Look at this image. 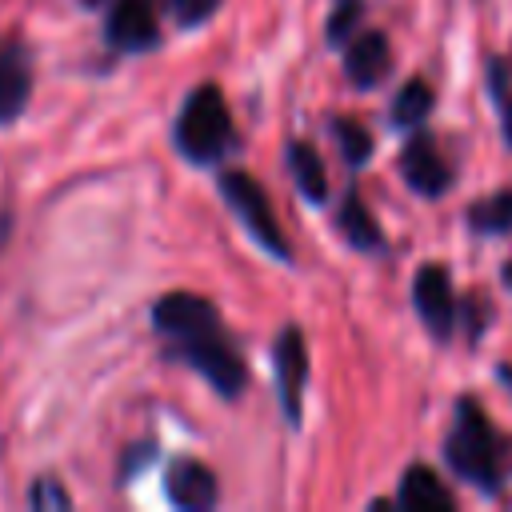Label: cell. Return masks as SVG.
<instances>
[{
	"label": "cell",
	"instance_id": "6da1fadb",
	"mask_svg": "<svg viewBox=\"0 0 512 512\" xmlns=\"http://www.w3.org/2000/svg\"><path fill=\"white\" fill-rule=\"evenodd\" d=\"M444 456H448L452 472L460 480L476 484L480 492L500 488V436L492 432L484 408L472 396L456 400V424L444 440Z\"/></svg>",
	"mask_w": 512,
	"mask_h": 512
},
{
	"label": "cell",
	"instance_id": "7a4b0ae2",
	"mask_svg": "<svg viewBox=\"0 0 512 512\" xmlns=\"http://www.w3.org/2000/svg\"><path fill=\"white\" fill-rule=\"evenodd\" d=\"M172 136H176V148L192 164H212L236 144L232 116H228V104H224L216 84L192 88V96L184 100V108L176 116V132Z\"/></svg>",
	"mask_w": 512,
	"mask_h": 512
},
{
	"label": "cell",
	"instance_id": "3957f363",
	"mask_svg": "<svg viewBox=\"0 0 512 512\" xmlns=\"http://www.w3.org/2000/svg\"><path fill=\"white\" fill-rule=\"evenodd\" d=\"M172 356L184 360L188 368H196L224 400H236L244 392V360L220 328L188 336V340H172Z\"/></svg>",
	"mask_w": 512,
	"mask_h": 512
},
{
	"label": "cell",
	"instance_id": "277c9868",
	"mask_svg": "<svg viewBox=\"0 0 512 512\" xmlns=\"http://www.w3.org/2000/svg\"><path fill=\"white\" fill-rule=\"evenodd\" d=\"M220 192H224L228 208L236 212V220L248 228V236H252L264 252H272L276 260H288V240H284V232H280V224H276V212H272V204H268V192H264L248 172H240V168L220 176Z\"/></svg>",
	"mask_w": 512,
	"mask_h": 512
},
{
	"label": "cell",
	"instance_id": "5b68a950",
	"mask_svg": "<svg viewBox=\"0 0 512 512\" xmlns=\"http://www.w3.org/2000/svg\"><path fill=\"white\" fill-rule=\"evenodd\" d=\"M276 360V388H280V408L292 424H300V404H304V384H308V344L300 328H280L272 344Z\"/></svg>",
	"mask_w": 512,
	"mask_h": 512
},
{
	"label": "cell",
	"instance_id": "8992f818",
	"mask_svg": "<svg viewBox=\"0 0 512 512\" xmlns=\"http://www.w3.org/2000/svg\"><path fill=\"white\" fill-rule=\"evenodd\" d=\"M104 36L116 52H148L160 40V20H156V0H112Z\"/></svg>",
	"mask_w": 512,
	"mask_h": 512
},
{
	"label": "cell",
	"instance_id": "52a82bcc",
	"mask_svg": "<svg viewBox=\"0 0 512 512\" xmlns=\"http://www.w3.org/2000/svg\"><path fill=\"white\" fill-rule=\"evenodd\" d=\"M152 324H156V332H164L168 340H188V336H200V332L220 328V312H216V304L204 300V296L168 292V296L156 300Z\"/></svg>",
	"mask_w": 512,
	"mask_h": 512
},
{
	"label": "cell",
	"instance_id": "ba28073f",
	"mask_svg": "<svg viewBox=\"0 0 512 512\" xmlns=\"http://www.w3.org/2000/svg\"><path fill=\"white\" fill-rule=\"evenodd\" d=\"M400 176H404V184H408L412 192H420V196H444L448 184H452L448 160L440 156L436 140L424 136V132H416V136L400 148Z\"/></svg>",
	"mask_w": 512,
	"mask_h": 512
},
{
	"label": "cell",
	"instance_id": "9c48e42d",
	"mask_svg": "<svg viewBox=\"0 0 512 512\" xmlns=\"http://www.w3.org/2000/svg\"><path fill=\"white\" fill-rule=\"evenodd\" d=\"M412 304L424 320V328L432 336H448L452 324H456V300H452V280H448V268L440 264H424L412 280Z\"/></svg>",
	"mask_w": 512,
	"mask_h": 512
},
{
	"label": "cell",
	"instance_id": "30bf717a",
	"mask_svg": "<svg viewBox=\"0 0 512 512\" xmlns=\"http://www.w3.org/2000/svg\"><path fill=\"white\" fill-rule=\"evenodd\" d=\"M32 92V60L20 36H0V124H12Z\"/></svg>",
	"mask_w": 512,
	"mask_h": 512
},
{
	"label": "cell",
	"instance_id": "8fae6325",
	"mask_svg": "<svg viewBox=\"0 0 512 512\" xmlns=\"http://www.w3.org/2000/svg\"><path fill=\"white\" fill-rule=\"evenodd\" d=\"M164 492H168V500H172L176 508L204 512V508L216 504V476H212L200 460L180 456V460H172L168 472H164Z\"/></svg>",
	"mask_w": 512,
	"mask_h": 512
},
{
	"label": "cell",
	"instance_id": "7c38bea8",
	"mask_svg": "<svg viewBox=\"0 0 512 512\" xmlns=\"http://www.w3.org/2000/svg\"><path fill=\"white\" fill-rule=\"evenodd\" d=\"M392 68V48L384 40V32H360L352 44H348V56H344V72L356 88H372L388 76Z\"/></svg>",
	"mask_w": 512,
	"mask_h": 512
},
{
	"label": "cell",
	"instance_id": "4fadbf2b",
	"mask_svg": "<svg viewBox=\"0 0 512 512\" xmlns=\"http://www.w3.org/2000/svg\"><path fill=\"white\" fill-rule=\"evenodd\" d=\"M396 504L408 508V512H452L456 508V500L444 488V480L432 468H424V464H412L404 472L400 492H396Z\"/></svg>",
	"mask_w": 512,
	"mask_h": 512
},
{
	"label": "cell",
	"instance_id": "5bb4252c",
	"mask_svg": "<svg viewBox=\"0 0 512 512\" xmlns=\"http://www.w3.org/2000/svg\"><path fill=\"white\" fill-rule=\"evenodd\" d=\"M288 172H292V180H296V188H300V196H304L308 204H324V196H328V176H324L320 152H316L312 144H304V140L288 144Z\"/></svg>",
	"mask_w": 512,
	"mask_h": 512
},
{
	"label": "cell",
	"instance_id": "9a60e30c",
	"mask_svg": "<svg viewBox=\"0 0 512 512\" xmlns=\"http://www.w3.org/2000/svg\"><path fill=\"white\" fill-rule=\"evenodd\" d=\"M336 228H340V232H344V240H348L352 248H360V252H376V248L384 244V236H380V228H376L372 212L364 208V200H360L356 192H348V196H344L340 216H336Z\"/></svg>",
	"mask_w": 512,
	"mask_h": 512
},
{
	"label": "cell",
	"instance_id": "2e32d148",
	"mask_svg": "<svg viewBox=\"0 0 512 512\" xmlns=\"http://www.w3.org/2000/svg\"><path fill=\"white\" fill-rule=\"evenodd\" d=\"M432 112V88L424 80H408L392 100V124L396 128H420Z\"/></svg>",
	"mask_w": 512,
	"mask_h": 512
},
{
	"label": "cell",
	"instance_id": "e0dca14e",
	"mask_svg": "<svg viewBox=\"0 0 512 512\" xmlns=\"http://www.w3.org/2000/svg\"><path fill=\"white\" fill-rule=\"evenodd\" d=\"M468 224L484 236H504L512 232V192H496V196H484L468 208Z\"/></svg>",
	"mask_w": 512,
	"mask_h": 512
},
{
	"label": "cell",
	"instance_id": "ac0fdd59",
	"mask_svg": "<svg viewBox=\"0 0 512 512\" xmlns=\"http://www.w3.org/2000/svg\"><path fill=\"white\" fill-rule=\"evenodd\" d=\"M332 136H336V144H340L348 164H364L372 156V136L356 120H332Z\"/></svg>",
	"mask_w": 512,
	"mask_h": 512
},
{
	"label": "cell",
	"instance_id": "d6986e66",
	"mask_svg": "<svg viewBox=\"0 0 512 512\" xmlns=\"http://www.w3.org/2000/svg\"><path fill=\"white\" fill-rule=\"evenodd\" d=\"M356 20H360V0H344L328 20V44H344L348 32L356 28Z\"/></svg>",
	"mask_w": 512,
	"mask_h": 512
},
{
	"label": "cell",
	"instance_id": "ffe728a7",
	"mask_svg": "<svg viewBox=\"0 0 512 512\" xmlns=\"http://www.w3.org/2000/svg\"><path fill=\"white\" fill-rule=\"evenodd\" d=\"M28 500H32V508H68V492L56 480H36Z\"/></svg>",
	"mask_w": 512,
	"mask_h": 512
},
{
	"label": "cell",
	"instance_id": "44dd1931",
	"mask_svg": "<svg viewBox=\"0 0 512 512\" xmlns=\"http://www.w3.org/2000/svg\"><path fill=\"white\" fill-rule=\"evenodd\" d=\"M172 4V12L184 20V24H196V20H204L212 8H216V0H168Z\"/></svg>",
	"mask_w": 512,
	"mask_h": 512
},
{
	"label": "cell",
	"instance_id": "7402d4cb",
	"mask_svg": "<svg viewBox=\"0 0 512 512\" xmlns=\"http://www.w3.org/2000/svg\"><path fill=\"white\" fill-rule=\"evenodd\" d=\"M496 104H500V124H504V140L512 144V88H508V92H504V96H500Z\"/></svg>",
	"mask_w": 512,
	"mask_h": 512
},
{
	"label": "cell",
	"instance_id": "603a6c76",
	"mask_svg": "<svg viewBox=\"0 0 512 512\" xmlns=\"http://www.w3.org/2000/svg\"><path fill=\"white\" fill-rule=\"evenodd\" d=\"M504 284L512 288V264H504Z\"/></svg>",
	"mask_w": 512,
	"mask_h": 512
},
{
	"label": "cell",
	"instance_id": "cb8c5ba5",
	"mask_svg": "<svg viewBox=\"0 0 512 512\" xmlns=\"http://www.w3.org/2000/svg\"><path fill=\"white\" fill-rule=\"evenodd\" d=\"M500 376H504V380H512V368H500Z\"/></svg>",
	"mask_w": 512,
	"mask_h": 512
},
{
	"label": "cell",
	"instance_id": "d4e9b609",
	"mask_svg": "<svg viewBox=\"0 0 512 512\" xmlns=\"http://www.w3.org/2000/svg\"><path fill=\"white\" fill-rule=\"evenodd\" d=\"M0 232H4V228H0Z\"/></svg>",
	"mask_w": 512,
	"mask_h": 512
}]
</instances>
